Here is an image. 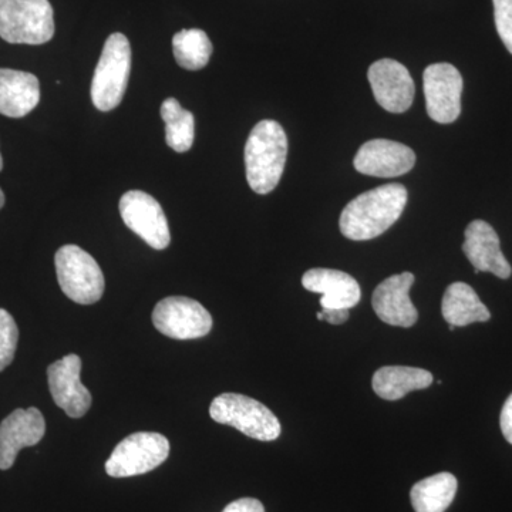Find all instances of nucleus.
I'll list each match as a JSON object with an SVG mask.
<instances>
[{"instance_id": "nucleus-1", "label": "nucleus", "mask_w": 512, "mask_h": 512, "mask_svg": "<svg viewBox=\"0 0 512 512\" xmlns=\"http://www.w3.org/2000/svg\"><path fill=\"white\" fill-rule=\"evenodd\" d=\"M407 198L409 194L402 184H386L363 192L342 211L340 232L352 241L380 237L399 220Z\"/></svg>"}, {"instance_id": "nucleus-2", "label": "nucleus", "mask_w": 512, "mask_h": 512, "mask_svg": "<svg viewBox=\"0 0 512 512\" xmlns=\"http://www.w3.org/2000/svg\"><path fill=\"white\" fill-rule=\"evenodd\" d=\"M288 156V137L281 124L262 120L249 134L245 146V167L249 187L256 194L275 190L284 174Z\"/></svg>"}, {"instance_id": "nucleus-3", "label": "nucleus", "mask_w": 512, "mask_h": 512, "mask_svg": "<svg viewBox=\"0 0 512 512\" xmlns=\"http://www.w3.org/2000/svg\"><path fill=\"white\" fill-rule=\"evenodd\" d=\"M55 36L49 0H0V37L12 45H45Z\"/></svg>"}, {"instance_id": "nucleus-4", "label": "nucleus", "mask_w": 512, "mask_h": 512, "mask_svg": "<svg viewBox=\"0 0 512 512\" xmlns=\"http://www.w3.org/2000/svg\"><path fill=\"white\" fill-rule=\"evenodd\" d=\"M131 72V46L123 33H113L104 43L93 74L92 101L97 110L116 109L126 93Z\"/></svg>"}, {"instance_id": "nucleus-5", "label": "nucleus", "mask_w": 512, "mask_h": 512, "mask_svg": "<svg viewBox=\"0 0 512 512\" xmlns=\"http://www.w3.org/2000/svg\"><path fill=\"white\" fill-rule=\"evenodd\" d=\"M211 419L234 427L259 441H274L281 436V423L265 404L237 393H224L212 400Z\"/></svg>"}, {"instance_id": "nucleus-6", "label": "nucleus", "mask_w": 512, "mask_h": 512, "mask_svg": "<svg viewBox=\"0 0 512 512\" xmlns=\"http://www.w3.org/2000/svg\"><path fill=\"white\" fill-rule=\"evenodd\" d=\"M56 274L67 298L80 305L99 302L104 293V275L89 252L77 245H64L56 252Z\"/></svg>"}, {"instance_id": "nucleus-7", "label": "nucleus", "mask_w": 512, "mask_h": 512, "mask_svg": "<svg viewBox=\"0 0 512 512\" xmlns=\"http://www.w3.org/2000/svg\"><path fill=\"white\" fill-rule=\"evenodd\" d=\"M170 450V441L163 434L147 431L131 434L114 448L106 461V473L113 478L150 473L167 460Z\"/></svg>"}, {"instance_id": "nucleus-8", "label": "nucleus", "mask_w": 512, "mask_h": 512, "mask_svg": "<svg viewBox=\"0 0 512 512\" xmlns=\"http://www.w3.org/2000/svg\"><path fill=\"white\" fill-rule=\"evenodd\" d=\"M153 323L158 332L175 340L200 339L212 329L211 313L185 296H168L158 302L153 312Z\"/></svg>"}, {"instance_id": "nucleus-9", "label": "nucleus", "mask_w": 512, "mask_h": 512, "mask_svg": "<svg viewBox=\"0 0 512 512\" xmlns=\"http://www.w3.org/2000/svg\"><path fill=\"white\" fill-rule=\"evenodd\" d=\"M119 207L124 224L151 248L163 251L170 245V225L156 198L147 192L128 191L121 197Z\"/></svg>"}, {"instance_id": "nucleus-10", "label": "nucleus", "mask_w": 512, "mask_h": 512, "mask_svg": "<svg viewBox=\"0 0 512 512\" xmlns=\"http://www.w3.org/2000/svg\"><path fill=\"white\" fill-rule=\"evenodd\" d=\"M424 97L430 119L450 124L460 117L463 77L448 63L431 64L424 70Z\"/></svg>"}, {"instance_id": "nucleus-11", "label": "nucleus", "mask_w": 512, "mask_h": 512, "mask_svg": "<svg viewBox=\"0 0 512 512\" xmlns=\"http://www.w3.org/2000/svg\"><path fill=\"white\" fill-rule=\"evenodd\" d=\"M82 359L67 355L47 369V382L53 400L67 416L80 419L92 406V394L80 380Z\"/></svg>"}, {"instance_id": "nucleus-12", "label": "nucleus", "mask_w": 512, "mask_h": 512, "mask_svg": "<svg viewBox=\"0 0 512 512\" xmlns=\"http://www.w3.org/2000/svg\"><path fill=\"white\" fill-rule=\"evenodd\" d=\"M373 96L389 113H404L414 99V82L409 70L393 59L377 60L367 72Z\"/></svg>"}, {"instance_id": "nucleus-13", "label": "nucleus", "mask_w": 512, "mask_h": 512, "mask_svg": "<svg viewBox=\"0 0 512 512\" xmlns=\"http://www.w3.org/2000/svg\"><path fill=\"white\" fill-rule=\"evenodd\" d=\"M355 168L359 173L379 178H394L409 173L416 164L412 148L397 141L370 140L357 151Z\"/></svg>"}, {"instance_id": "nucleus-14", "label": "nucleus", "mask_w": 512, "mask_h": 512, "mask_svg": "<svg viewBox=\"0 0 512 512\" xmlns=\"http://www.w3.org/2000/svg\"><path fill=\"white\" fill-rule=\"evenodd\" d=\"M45 433V417L36 407L10 413L0 424V470L12 468L19 451L36 446Z\"/></svg>"}, {"instance_id": "nucleus-15", "label": "nucleus", "mask_w": 512, "mask_h": 512, "mask_svg": "<svg viewBox=\"0 0 512 512\" xmlns=\"http://www.w3.org/2000/svg\"><path fill=\"white\" fill-rule=\"evenodd\" d=\"M414 275L403 272L384 279L373 292L372 305L382 322L399 328H412L419 319V312L410 301Z\"/></svg>"}, {"instance_id": "nucleus-16", "label": "nucleus", "mask_w": 512, "mask_h": 512, "mask_svg": "<svg viewBox=\"0 0 512 512\" xmlns=\"http://www.w3.org/2000/svg\"><path fill=\"white\" fill-rule=\"evenodd\" d=\"M463 251L468 261L478 272H490L498 278L508 279L512 274L511 265L501 251L500 238L488 222L476 220L466 228Z\"/></svg>"}, {"instance_id": "nucleus-17", "label": "nucleus", "mask_w": 512, "mask_h": 512, "mask_svg": "<svg viewBox=\"0 0 512 512\" xmlns=\"http://www.w3.org/2000/svg\"><path fill=\"white\" fill-rule=\"evenodd\" d=\"M302 285L306 291L320 293V306L326 309H352L362 298L356 279L336 269H309L302 276Z\"/></svg>"}, {"instance_id": "nucleus-18", "label": "nucleus", "mask_w": 512, "mask_h": 512, "mask_svg": "<svg viewBox=\"0 0 512 512\" xmlns=\"http://www.w3.org/2000/svg\"><path fill=\"white\" fill-rule=\"evenodd\" d=\"M40 101V83L35 74L0 69V114L22 119L36 109Z\"/></svg>"}, {"instance_id": "nucleus-19", "label": "nucleus", "mask_w": 512, "mask_h": 512, "mask_svg": "<svg viewBox=\"0 0 512 512\" xmlns=\"http://www.w3.org/2000/svg\"><path fill=\"white\" fill-rule=\"evenodd\" d=\"M433 375L419 367L386 366L373 376V390L380 399L396 402L406 394L424 390L433 383Z\"/></svg>"}, {"instance_id": "nucleus-20", "label": "nucleus", "mask_w": 512, "mask_h": 512, "mask_svg": "<svg viewBox=\"0 0 512 512\" xmlns=\"http://www.w3.org/2000/svg\"><path fill=\"white\" fill-rule=\"evenodd\" d=\"M441 313L448 325L463 328L471 323L488 322L491 313L480 301L476 291L463 282H454L444 292Z\"/></svg>"}, {"instance_id": "nucleus-21", "label": "nucleus", "mask_w": 512, "mask_h": 512, "mask_svg": "<svg viewBox=\"0 0 512 512\" xmlns=\"http://www.w3.org/2000/svg\"><path fill=\"white\" fill-rule=\"evenodd\" d=\"M458 481L451 473H439L413 485L410 500L416 512H446L457 494Z\"/></svg>"}, {"instance_id": "nucleus-22", "label": "nucleus", "mask_w": 512, "mask_h": 512, "mask_svg": "<svg viewBox=\"0 0 512 512\" xmlns=\"http://www.w3.org/2000/svg\"><path fill=\"white\" fill-rule=\"evenodd\" d=\"M165 123V141L177 153H187L194 144L195 121L191 111L185 110L175 99H167L161 106Z\"/></svg>"}, {"instance_id": "nucleus-23", "label": "nucleus", "mask_w": 512, "mask_h": 512, "mask_svg": "<svg viewBox=\"0 0 512 512\" xmlns=\"http://www.w3.org/2000/svg\"><path fill=\"white\" fill-rule=\"evenodd\" d=\"M174 57L184 69L201 70L210 62L212 43L204 30L184 29L173 37Z\"/></svg>"}, {"instance_id": "nucleus-24", "label": "nucleus", "mask_w": 512, "mask_h": 512, "mask_svg": "<svg viewBox=\"0 0 512 512\" xmlns=\"http://www.w3.org/2000/svg\"><path fill=\"white\" fill-rule=\"evenodd\" d=\"M19 342V329L15 319L5 309H0V372L15 359Z\"/></svg>"}, {"instance_id": "nucleus-25", "label": "nucleus", "mask_w": 512, "mask_h": 512, "mask_svg": "<svg viewBox=\"0 0 512 512\" xmlns=\"http://www.w3.org/2000/svg\"><path fill=\"white\" fill-rule=\"evenodd\" d=\"M498 35L512 55V0H493Z\"/></svg>"}, {"instance_id": "nucleus-26", "label": "nucleus", "mask_w": 512, "mask_h": 512, "mask_svg": "<svg viewBox=\"0 0 512 512\" xmlns=\"http://www.w3.org/2000/svg\"><path fill=\"white\" fill-rule=\"evenodd\" d=\"M222 512H265L264 504L255 498H239L232 501Z\"/></svg>"}, {"instance_id": "nucleus-27", "label": "nucleus", "mask_w": 512, "mask_h": 512, "mask_svg": "<svg viewBox=\"0 0 512 512\" xmlns=\"http://www.w3.org/2000/svg\"><path fill=\"white\" fill-rule=\"evenodd\" d=\"M500 426L505 440L512 444V394L504 403L503 410H501Z\"/></svg>"}, {"instance_id": "nucleus-28", "label": "nucleus", "mask_w": 512, "mask_h": 512, "mask_svg": "<svg viewBox=\"0 0 512 512\" xmlns=\"http://www.w3.org/2000/svg\"><path fill=\"white\" fill-rule=\"evenodd\" d=\"M319 320H326L330 325H343L348 322L349 309H326L322 308V312H318Z\"/></svg>"}, {"instance_id": "nucleus-29", "label": "nucleus", "mask_w": 512, "mask_h": 512, "mask_svg": "<svg viewBox=\"0 0 512 512\" xmlns=\"http://www.w3.org/2000/svg\"><path fill=\"white\" fill-rule=\"evenodd\" d=\"M3 205H5V194H3L2 188H0V210H2Z\"/></svg>"}, {"instance_id": "nucleus-30", "label": "nucleus", "mask_w": 512, "mask_h": 512, "mask_svg": "<svg viewBox=\"0 0 512 512\" xmlns=\"http://www.w3.org/2000/svg\"><path fill=\"white\" fill-rule=\"evenodd\" d=\"M2 168H3V158H2V154H0V171H2Z\"/></svg>"}]
</instances>
